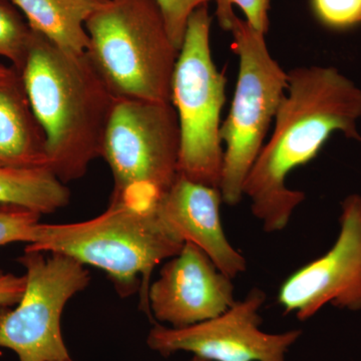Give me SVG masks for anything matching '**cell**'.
Here are the masks:
<instances>
[{"instance_id": "6da1fadb", "label": "cell", "mask_w": 361, "mask_h": 361, "mask_svg": "<svg viewBox=\"0 0 361 361\" xmlns=\"http://www.w3.org/2000/svg\"><path fill=\"white\" fill-rule=\"evenodd\" d=\"M288 73L275 127L247 176L244 195L267 233L282 231L305 194L286 187L292 171L314 160L336 132L361 142V90L336 68H298Z\"/></svg>"}, {"instance_id": "7a4b0ae2", "label": "cell", "mask_w": 361, "mask_h": 361, "mask_svg": "<svg viewBox=\"0 0 361 361\" xmlns=\"http://www.w3.org/2000/svg\"><path fill=\"white\" fill-rule=\"evenodd\" d=\"M18 73L44 132L49 168L65 184L84 177L102 158L115 96L85 52L63 51L35 32Z\"/></svg>"}, {"instance_id": "3957f363", "label": "cell", "mask_w": 361, "mask_h": 361, "mask_svg": "<svg viewBox=\"0 0 361 361\" xmlns=\"http://www.w3.org/2000/svg\"><path fill=\"white\" fill-rule=\"evenodd\" d=\"M155 205L111 199L108 209L94 219L71 224L39 223L26 248L63 254L104 270L121 296L132 295L139 289L140 307L151 315L152 272L179 254L185 244L160 219Z\"/></svg>"}, {"instance_id": "277c9868", "label": "cell", "mask_w": 361, "mask_h": 361, "mask_svg": "<svg viewBox=\"0 0 361 361\" xmlns=\"http://www.w3.org/2000/svg\"><path fill=\"white\" fill-rule=\"evenodd\" d=\"M85 30V54L116 99L172 103L180 51L155 0H108Z\"/></svg>"}, {"instance_id": "5b68a950", "label": "cell", "mask_w": 361, "mask_h": 361, "mask_svg": "<svg viewBox=\"0 0 361 361\" xmlns=\"http://www.w3.org/2000/svg\"><path fill=\"white\" fill-rule=\"evenodd\" d=\"M211 23L207 6L190 18L173 73L172 104L180 127L179 175L220 188L224 161L221 114L227 80L214 63Z\"/></svg>"}, {"instance_id": "8992f818", "label": "cell", "mask_w": 361, "mask_h": 361, "mask_svg": "<svg viewBox=\"0 0 361 361\" xmlns=\"http://www.w3.org/2000/svg\"><path fill=\"white\" fill-rule=\"evenodd\" d=\"M229 32L239 71L231 108L221 126L226 148L220 190L223 201L234 206L243 198L247 176L264 147L286 92L288 73L271 56L265 33L237 16Z\"/></svg>"}, {"instance_id": "52a82bcc", "label": "cell", "mask_w": 361, "mask_h": 361, "mask_svg": "<svg viewBox=\"0 0 361 361\" xmlns=\"http://www.w3.org/2000/svg\"><path fill=\"white\" fill-rule=\"evenodd\" d=\"M179 155L172 103L116 99L102 151L115 184L111 199L155 205L179 175Z\"/></svg>"}, {"instance_id": "ba28073f", "label": "cell", "mask_w": 361, "mask_h": 361, "mask_svg": "<svg viewBox=\"0 0 361 361\" xmlns=\"http://www.w3.org/2000/svg\"><path fill=\"white\" fill-rule=\"evenodd\" d=\"M25 247L18 261L25 290L13 310L0 306V348L20 361H73L61 334L66 303L90 284L89 271L75 259Z\"/></svg>"}, {"instance_id": "9c48e42d", "label": "cell", "mask_w": 361, "mask_h": 361, "mask_svg": "<svg viewBox=\"0 0 361 361\" xmlns=\"http://www.w3.org/2000/svg\"><path fill=\"white\" fill-rule=\"evenodd\" d=\"M265 300L264 292L252 289L243 300L213 319L184 329L156 324L147 343L165 357L186 351L206 361H286L285 355L302 331H262L260 310Z\"/></svg>"}, {"instance_id": "30bf717a", "label": "cell", "mask_w": 361, "mask_h": 361, "mask_svg": "<svg viewBox=\"0 0 361 361\" xmlns=\"http://www.w3.org/2000/svg\"><path fill=\"white\" fill-rule=\"evenodd\" d=\"M341 232L331 249L287 278L278 292L285 314L300 322L327 304L361 310V196L349 195L341 204Z\"/></svg>"}, {"instance_id": "8fae6325", "label": "cell", "mask_w": 361, "mask_h": 361, "mask_svg": "<svg viewBox=\"0 0 361 361\" xmlns=\"http://www.w3.org/2000/svg\"><path fill=\"white\" fill-rule=\"evenodd\" d=\"M232 280L205 252L186 242L149 286V311L173 329L213 319L236 302Z\"/></svg>"}, {"instance_id": "7c38bea8", "label": "cell", "mask_w": 361, "mask_h": 361, "mask_svg": "<svg viewBox=\"0 0 361 361\" xmlns=\"http://www.w3.org/2000/svg\"><path fill=\"white\" fill-rule=\"evenodd\" d=\"M220 188L195 183L183 176L157 201L160 219L184 243L202 249L218 269L234 279L247 269L246 259L230 244L221 222Z\"/></svg>"}, {"instance_id": "4fadbf2b", "label": "cell", "mask_w": 361, "mask_h": 361, "mask_svg": "<svg viewBox=\"0 0 361 361\" xmlns=\"http://www.w3.org/2000/svg\"><path fill=\"white\" fill-rule=\"evenodd\" d=\"M0 166L49 168L44 132L18 71L0 80Z\"/></svg>"}, {"instance_id": "5bb4252c", "label": "cell", "mask_w": 361, "mask_h": 361, "mask_svg": "<svg viewBox=\"0 0 361 361\" xmlns=\"http://www.w3.org/2000/svg\"><path fill=\"white\" fill-rule=\"evenodd\" d=\"M108 0H11L32 32L63 51L85 54L89 47L85 23Z\"/></svg>"}, {"instance_id": "9a60e30c", "label": "cell", "mask_w": 361, "mask_h": 361, "mask_svg": "<svg viewBox=\"0 0 361 361\" xmlns=\"http://www.w3.org/2000/svg\"><path fill=\"white\" fill-rule=\"evenodd\" d=\"M71 192L49 168L0 166V205L51 214L70 203Z\"/></svg>"}, {"instance_id": "2e32d148", "label": "cell", "mask_w": 361, "mask_h": 361, "mask_svg": "<svg viewBox=\"0 0 361 361\" xmlns=\"http://www.w3.org/2000/svg\"><path fill=\"white\" fill-rule=\"evenodd\" d=\"M33 32L18 11L0 0V56L11 61L20 73L25 65Z\"/></svg>"}, {"instance_id": "e0dca14e", "label": "cell", "mask_w": 361, "mask_h": 361, "mask_svg": "<svg viewBox=\"0 0 361 361\" xmlns=\"http://www.w3.org/2000/svg\"><path fill=\"white\" fill-rule=\"evenodd\" d=\"M40 214L11 205H0V247L23 242L32 243Z\"/></svg>"}, {"instance_id": "ac0fdd59", "label": "cell", "mask_w": 361, "mask_h": 361, "mask_svg": "<svg viewBox=\"0 0 361 361\" xmlns=\"http://www.w3.org/2000/svg\"><path fill=\"white\" fill-rule=\"evenodd\" d=\"M317 20L332 30H348L361 23V0H310Z\"/></svg>"}, {"instance_id": "d6986e66", "label": "cell", "mask_w": 361, "mask_h": 361, "mask_svg": "<svg viewBox=\"0 0 361 361\" xmlns=\"http://www.w3.org/2000/svg\"><path fill=\"white\" fill-rule=\"evenodd\" d=\"M216 16L222 30L229 32L236 14L233 6L243 11L246 21L259 32L265 33L269 28L270 0H215Z\"/></svg>"}, {"instance_id": "ffe728a7", "label": "cell", "mask_w": 361, "mask_h": 361, "mask_svg": "<svg viewBox=\"0 0 361 361\" xmlns=\"http://www.w3.org/2000/svg\"><path fill=\"white\" fill-rule=\"evenodd\" d=\"M165 21L171 40L178 49L182 47L188 23L196 9L212 0H155Z\"/></svg>"}, {"instance_id": "44dd1931", "label": "cell", "mask_w": 361, "mask_h": 361, "mask_svg": "<svg viewBox=\"0 0 361 361\" xmlns=\"http://www.w3.org/2000/svg\"><path fill=\"white\" fill-rule=\"evenodd\" d=\"M25 285V275L16 276L11 273H2L0 275V306L9 307L20 302Z\"/></svg>"}, {"instance_id": "7402d4cb", "label": "cell", "mask_w": 361, "mask_h": 361, "mask_svg": "<svg viewBox=\"0 0 361 361\" xmlns=\"http://www.w3.org/2000/svg\"><path fill=\"white\" fill-rule=\"evenodd\" d=\"M16 73V71L11 70V68H6V66H0V80L11 78Z\"/></svg>"}, {"instance_id": "603a6c76", "label": "cell", "mask_w": 361, "mask_h": 361, "mask_svg": "<svg viewBox=\"0 0 361 361\" xmlns=\"http://www.w3.org/2000/svg\"><path fill=\"white\" fill-rule=\"evenodd\" d=\"M189 361H206V360H202V358H200V357H197V356H194V357L192 358V360H189Z\"/></svg>"}, {"instance_id": "cb8c5ba5", "label": "cell", "mask_w": 361, "mask_h": 361, "mask_svg": "<svg viewBox=\"0 0 361 361\" xmlns=\"http://www.w3.org/2000/svg\"><path fill=\"white\" fill-rule=\"evenodd\" d=\"M2 273H4V271L0 270V275H1Z\"/></svg>"}, {"instance_id": "d4e9b609", "label": "cell", "mask_w": 361, "mask_h": 361, "mask_svg": "<svg viewBox=\"0 0 361 361\" xmlns=\"http://www.w3.org/2000/svg\"><path fill=\"white\" fill-rule=\"evenodd\" d=\"M8 1H11V0H8Z\"/></svg>"}]
</instances>
